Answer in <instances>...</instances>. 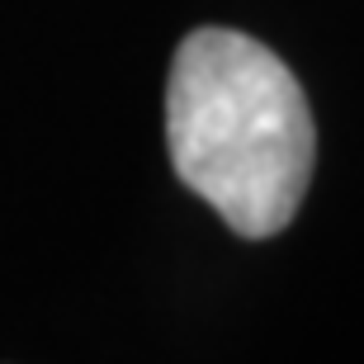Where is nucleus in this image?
Masks as SVG:
<instances>
[{
	"label": "nucleus",
	"mask_w": 364,
	"mask_h": 364,
	"mask_svg": "<svg viewBox=\"0 0 364 364\" xmlns=\"http://www.w3.org/2000/svg\"><path fill=\"white\" fill-rule=\"evenodd\" d=\"M176 176L237 237L265 242L294 223L317 161L308 95L265 43L194 28L166 81Z\"/></svg>",
	"instance_id": "nucleus-1"
}]
</instances>
